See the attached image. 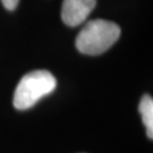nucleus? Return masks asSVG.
Segmentation results:
<instances>
[{"instance_id":"3","label":"nucleus","mask_w":153,"mask_h":153,"mask_svg":"<svg viewBox=\"0 0 153 153\" xmlns=\"http://www.w3.org/2000/svg\"><path fill=\"white\" fill-rule=\"evenodd\" d=\"M97 0H64L61 7L62 22L68 26L82 24L95 8Z\"/></svg>"},{"instance_id":"2","label":"nucleus","mask_w":153,"mask_h":153,"mask_svg":"<svg viewBox=\"0 0 153 153\" xmlns=\"http://www.w3.org/2000/svg\"><path fill=\"white\" fill-rule=\"evenodd\" d=\"M56 77L48 71H34L22 77L17 84L13 103L18 110H26L33 107L45 95L55 91Z\"/></svg>"},{"instance_id":"5","label":"nucleus","mask_w":153,"mask_h":153,"mask_svg":"<svg viewBox=\"0 0 153 153\" xmlns=\"http://www.w3.org/2000/svg\"><path fill=\"white\" fill-rule=\"evenodd\" d=\"M1 2H2V5H4V7H5L6 9L14 10L17 7V5H18L19 0H1Z\"/></svg>"},{"instance_id":"4","label":"nucleus","mask_w":153,"mask_h":153,"mask_svg":"<svg viewBox=\"0 0 153 153\" xmlns=\"http://www.w3.org/2000/svg\"><path fill=\"white\" fill-rule=\"evenodd\" d=\"M138 111L141 112L143 124L146 127V135L153 138V99L149 94H144L140 101Z\"/></svg>"},{"instance_id":"1","label":"nucleus","mask_w":153,"mask_h":153,"mask_svg":"<svg viewBox=\"0 0 153 153\" xmlns=\"http://www.w3.org/2000/svg\"><path fill=\"white\" fill-rule=\"evenodd\" d=\"M120 27L114 22L94 19L85 24L75 41L79 52L88 56H98L105 52L120 36Z\"/></svg>"}]
</instances>
